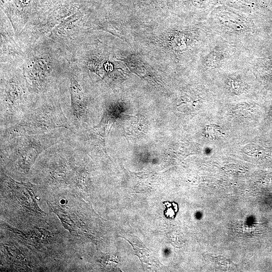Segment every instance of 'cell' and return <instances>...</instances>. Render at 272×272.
I'll list each match as a JSON object with an SVG mask.
<instances>
[{
	"instance_id": "cell-1",
	"label": "cell",
	"mask_w": 272,
	"mask_h": 272,
	"mask_svg": "<svg viewBox=\"0 0 272 272\" xmlns=\"http://www.w3.org/2000/svg\"><path fill=\"white\" fill-rule=\"evenodd\" d=\"M71 132L60 128L44 134L20 136L1 142V166L11 172L27 175L45 150L65 142Z\"/></svg>"
},
{
	"instance_id": "cell-2",
	"label": "cell",
	"mask_w": 272,
	"mask_h": 272,
	"mask_svg": "<svg viewBox=\"0 0 272 272\" xmlns=\"http://www.w3.org/2000/svg\"><path fill=\"white\" fill-rule=\"evenodd\" d=\"M65 128L72 130L58 99L38 98L17 124L1 129V142L25 135L41 134Z\"/></svg>"
},
{
	"instance_id": "cell-3",
	"label": "cell",
	"mask_w": 272,
	"mask_h": 272,
	"mask_svg": "<svg viewBox=\"0 0 272 272\" xmlns=\"http://www.w3.org/2000/svg\"><path fill=\"white\" fill-rule=\"evenodd\" d=\"M203 135L210 140H216L223 134L222 128L217 125L212 124L206 125L202 129Z\"/></svg>"
},
{
	"instance_id": "cell-4",
	"label": "cell",
	"mask_w": 272,
	"mask_h": 272,
	"mask_svg": "<svg viewBox=\"0 0 272 272\" xmlns=\"http://www.w3.org/2000/svg\"><path fill=\"white\" fill-rule=\"evenodd\" d=\"M221 55L219 54L217 52H212L209 54L206 62H208V67H217L221 62Z\"/></svg>"
},
{
	"instance_id": "cell-5",
	"label": "cell",
	"mask_w": 272,
	"mask_h": 272,
	"mask_svg": "<svg viewBox=\"0 0 272 272\" xmlns=\"http://www.w3.org/2000/svg\"><path fill=\"white\" fill-rule=\"evenodd\" d=\"M228 86L230 90L235 94L241 93L244 88L242 82L236 79H231L229 81Z\"/></svg>"
}]
</instances>
